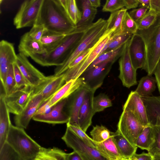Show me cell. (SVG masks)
<instances>
[{
    "label": "cell",
    "instance_id": "obj_1",
    "mask_svg": "<svg viewBox=\"0 0 160 160\" xmlns=\"http://www.w3.org/2000/svg\"><path fill=\"white\" fill-rule=\"evenodd\" d=\"M35 24L43 26L48 31L66 35L76 30L59 0H44Z\"/></svg>",
    "mask_w": 160,
    "mask_h": 160
},
{
    "label": "cell",
    "instance_id": "obj_2",
    "mask_svg": "<svg viewBox=\"0 0 160 160\" xmlns=\"http://www.w3.org/2000/svg\"><path fill=\"white\" fill-rule=\"evenodd\" d=\"M107 25V20L100 18L86 29L82 38L72 49L63 64L56 67L54 75L58 76L64 73L75 58L93 47L104 34Z\"/></svg>",
    "mask_w": 160,
    "mask_h": 160
},
{
    "label": "cell",
    "instance_id": "obj_3",
    "mask_svg": "<svg viewBox=\"0 0 160 160\" xmlns=\"http://www.w3.org/2000/svg\"><path fill=\"white\" fill-rule=\"evenodd\" d=\"M86 30L76 29L66 35L60 44L53 50L44 54L32 55L31 58L43 66H61L73 47L80 40Z\"/></svg>",
    "mask_w": 160,
    "mask_h": 160
},
{
    "label": "cell",
    "instance_id": "obj_4",
    "mask_svg": "<svg viewBox=\"0 0 160 160\" xmlns=\"http://www.w3.org/2000/svg\"><path fill=\"white\" fill-rule=\"evenodd\" d=\"M6 143L21 160H33L42 148L26 133L24 129L12 124Z\"/></svg>",
    "mask_w": 160,
    "mask_h": 160
},
{
    "label": "cell",
    "instance_id": "obj_5",
    "mask_svg": "<svg viewBox=\"0 0 160 160\" xmlns=\"http://www.w3.org/2000/svg\"><path fill=\"white\" fill-rule=\"evenodd\" d=\"M136 33L142 37L145 45L146 60L143 69L152 75L160 58V16L148 28L138 30Z\"/></svg>",
    "mask_w": 160,
    "mask_h": 160
},
{
    "label": "cell",
    "instance_id": "obj_6",
    "mask_svg": "<svg viewBox=\"0 0 160 160\" xmlns=\"http://www.w3.org/2000/svg\"><path fill=\"white\" fill-rule=\"evenodd\" d=\"M62 139L67 147L78 153L83 160H109L96 148L88 145L68 127Z\"/></svg>",
    "mask_w": 160,
    "mask_h": 160
},
{
    "label": "cell",
    "instance_id": "obj_7",
    "mask_svg": "<svg viewBox=\"0 0 160 160\" xmlns=\"http://www.w3.org/2000/svg\"><path fill=\"white\" fill-rule=\"evenodd\" d=\"M44 0H27L21 4L13 24L17 29L32 27L39 16Z\"/></svg>",
    "mask_w": 160,
    "mask_h": 160
},
{
    "label": "cell",
    "instance_id": "obj_8",
    "mask_svg": "<svg viewBox=\"0 0 160 160\" xmlns=\"http://www.w3.org/2000/svg\"><path fill=\"white\" fill-rule=\"evenodd\" d=\"M121 55L102 62L91 68L86 69L80 77L83 78L84 85L89 90L95 91L101 87L112 65Z\"/></svg>",
    "mask_w": 160,
    "mask_h": 160
},
{
    "label": "cell",
    "instance_id": "obj_9",
    "mask_svg": "<svg viewBox=\"0 0 160 160\" xmlns=\"http://www.w3.org/2000/svg\"><path fill=\"white\" fill-rule=\"evenodd\" d=\"M145 127L133 113L123 111L116 131L132 145L136 146L137 138Z\"/></svg>",
    "mask_w": 160,
    "mask_h": 160
},
{
    "label": "cell",
    "instance_id": "obj_10",
    "mask_svg": "<svg viewBox=\"0 0 160 160\" xmlns=\"http://www.w3.org/2000/svg\"><path fill=\"white\" fill-rule=\"evenodd\" d=\"M112 34L105 32L92 52L83 60L74 67L67 69L64 73L65 82L80 77L99 55L102 50Z\"/></svg>",
    "mask_w": 160,
    "mask_h": 160
},
{
    "label": "cell",
    "instance_id": "obj_11",
    "mask_svg": "<svg viewBox=\"0 0 160 160\" xmlns=\"http://www.w3.org/2000/svg\"><path fill=\"white\" fill-rule=\"evenodd\" d=\"M128 41L124 44L119 59L120 72L118 77L123 85L129 88L137 84V70L132 64L129 55Z\"/></svg>",
    "mask_w": 160,
    "mask_h": 160
},
{
    "label": "cell",
    "instance_id": "obj_12",
    "mask_svg": "<svg viewBox=\"0 0 160 160\" xmlns=\"http://www.w3.org/2000/svg\"><path fill=\"white\" fill-rule=\"evenodd\" d=\"M33 91V87L25 86L17 89L9 95H5V102L10 113L16 115L19 114L28 102Z\"/></svg>",
    "mask_w": 160,
    "mask_h": 160
},
{
    "label": "cell",
    "instance_id": "obj_13",
    "mask_svg": "<svg viewBox=\"0 0 160 160\" xmlns=\"http://www.w3.org/2000/svg\"><path fill=\"white\" fill-rule=\"evenodd\" d=\"M89 90L83 84L67 98L64 107L65 110L69 118V121L67 123L78 126V113L86 94Z\"/></svg>",
    "mask_w": 160,
    "mask_h": 160
},
{
    "label": "cell",
    "instance_id": "obj_14",
    "mask_svg": "<svg viewBox=\"0 0 160 160\" xmlns=\"http://www.w3.org/2000/svg\"><path fill=\"white\" fill-rule=\"evenodd\" d=\"M128 49L134 68L136 70L143 69L146 63V50L144 41L140 35L137 33L132 35L128 41Z\"/></svg>",
    "mask_w": 160,
    "mask_h": 160
},
{
    "label": "cell",
    "instance_id": "obj_15",
    "mask_svg": "<svg viewBox=\"0 0 160 160\" xmlns=\"http://www.w3.org/2000/svg\"><path fill=\"white\" fill-rule=\"evenodd\" d=\"M63 73L56 76L54 74L46 78L37 86L34 88L33 94H41L44 103L65 83Z\"/></svg>",
    "mask_w": 160,
    "mask_h": 160
},
{
    "label": "cell",
    "instance_id": "obj_16",
    "mask_svg": "<svg viewBox=\"0 0 160 160\" xmlns=\"http://www.w3.org/2000/svg\"><path fill=\"white\" fill-rule=\"evenodd\" d=\"M17 55L12 43L5 40L0 42V78L1 84L4 87L9 66L16 62Z\"/></svg>",
    "mask_w": 160,
    "mask_h": 160
},
{
    "label": "cell",
    "instance_id": "obj_17",
    "mask_svg": "<svg viewBox=\"0 0 160 160\" xmlns=\"http://www.w3.org/2000/svg\"><path fill=\"white\" fill-rule=\"evenodd\" d=\"M43 104V98L41 94H33L22 111L15 116L14 120L16 126L26 129L37 110Z\"/></svg>",
    "mask_w": 160,
    "mask_h": 160
},
{
    "label": "cell",
    "instance_id": "obj_18",
    "mask_svg": "<svg viewBox=\"0 0 160 160\" xmlns=\"http://www.w3.org/2000/svg\"><path fill=\"white\" fill-rule=\"evenodd\" d=\"M123 111L130 112L144 127L149 125L146 108L142 98L135 91H131L122 108Z\"/></svg>",
    "mask_w": 160,
    "mask_h": 160
},
{
    "label": "cell",
    "instance_id": "obj_19",
    "mask_svg": "<svg viewBox=\"0 0 160 160\" xmlns=\"http://www.w3.org/2000/svg\"><path fill=\"white\" fill-rule=\"evenodd\" d=\"M17 55L16 62L22 74L31 86L35 88L46 77L29 61L27 57L20 53Z\"/></svg>",
    "mask_w": 160,
    "mask_h": 160
},
{
    "label": "cell",
    "instance_id": "obj_20",
    "mask_svg": "<svg viewBox=\"0 0 160 160\" xmlns=\"http://www.w3.org/2000/svg\"><path fill=\"white\" fill-rule=\"evenodd\" d=\"M67 98L58 102L48 113L35 115L32 119L35 121L52 124L67 123L69 120V117L64 109Z\"/></svg>",
    "mask_w": 160,
    "mask_h": 160
},
{
    "label": "cell",
    "instance_id": "obj_21",
    "mask_svg": "<svg viewBox=\"0 0 160 160\" xmlns=\"http://www.w3.org/2000/svg\"><path fill=\"white\" fill-rule=\"evenodd\" d=\"M95 91L89 90L87 91L78 113V126L85 132L91 124L92 117L95 113L93 107V99Z\"/></svg>",
    "mask_w": 160,
    "mask_h": 160
},
{
    "label": "cell",
    "instance_id": "obj_22",
    "mask_svg": "<svg viewBox=\"0 0 160 160\" xmlns=\"http://www.w3.org/2000/svg\"><path fill=\"white\" fill-rule=\"evenodd\" d=\"M19 53L26 57L35 54H42L46 51L40 42L34 40L29 36L28 32L21 37L18 46Z\"/></svg>",
    "mask_w": 160,
    "mask_h": 160
},
{
    "label": "cell",
    "instance_id": "obj_23",
    "mask_svg": "<svg viewBox=\"0 0 160 160\" xmlns=\"http://www.w3.org/2000/svg\"><path fill=\"white\" fill-rule=\"evenodd\" d=\"M5 93L0 96V150L6 143L7 137L12 124L10 118V112L5 100Z\"/></svg>",
    "mask_w": 160,
    "mask_h": 160
},
{
    "label": "cell",
    "instance_id": "obj_24",
    "mask_svg": "<svg viewBox=\"0 0 160 160\" xmlns=\"http://www.w3.org/2000/svg\"><path fill=\"white\" fill-rule=\"evenodd\" d=\"M83 84L84 79L82 77L66 82L49 99L52 107L68 98Z\"/></svg>",
    "mask_w": 160,
    "mask_h": 160
},
{
    "label": "cell",
    "instance_id": "obj_25",
    "mask_svg": "<svg viewBox=\"0 0 160 160\" xmlns=\"http://www.w3.org/2000/svg\"><path fill=\"white\" fill-rule=\"evenodd\" d=\"M145 106L149 124L152 126L160 124V96L142 97Z\"/></svg>",
    "mask_w": 160,
    "mask_h": 160
},
{
    "label": "cell",
    "instance_id": "obj_26",
    "mask_svg": "<svg viewBox=\"0 0 160 160\" xmlns=\"http://www.w3.org/2000/svg\"><path fill=\"white\" fill-rule=\"evenodd\" d=\"M82 16L76 25V29L85 30L91 26L97 13V9L91 6L90 0L81 1Z\"/></svg>",
    "mask_w": 160,
    "mask_h": 160
},
{
    "label": "cell",
    "instance_id": "obj_27",
    "mask_svg": "<svg viewBox=\"0 0 160 160\" xmlns=\"http://www.w3.org/2000/svg\"><path fill=\"white\" fill-rule=\"evenodd\" d=\"M114 134L108 139L101 142L94 141L96 148L109 160L123 158L120 155L113 139Z\"/></svg>",
    "mask_w": 160,
    "mask_h": 160
},
{
    "label": "cell",
    "instance_id": "obj_28",
    "mask_svg": "<svg viewBox=\"0 0 160 160\" xmlns=\"http://www.w3.org/2000/svg\"><path fill=\"white\" fill-rule=\"evenodd\" d=\"M127 10L126 8H123L111 13L107 20V32L112 33V35L120 34L123 19Z\"/></svg>",
    "mask_w": 160,
    "mask_h": 160
},
{
    "label": "cell",
    "instance_id": "obj_29",
    "mask_svg": "<svg viewBox=\"0 0 160 160\" xmlns=\"http://www.w3.org/2000/svg\"><path fill=\"white\" fill-rule=\"evenodd\" d=\"M113 139L119 152L123 158H131L136 153L138 147L132 145L117 131L115 132Z\"/></svg>",
    "mask_w": 160,
    "mask_h": 160
},
{
    "label": "cell",
    "instance_id": "obj_30",
    "mask_svg": "<svg viewBox=\"0 0 160 160\" xmlns=\"http://www.w3.org/2000/svg\"><path fill=\"white\" fill-rule=\"evenodd\" d=\"M156 85L157 83L155 77L148 75L141 78L135 91L141 97L151 96L156 89Z\"/></svg>",
    "mask_w": 160,
    "mask_h": 160
},
{
    "label": "cell",
    "instance_id": "obj_31",
    "mask_svg": "<svg viewBox=\"0 0 160 160\" xmlns=\"http://www.w3.org/2000/svg\"><path fill=\"white\" fill-rule=\"evenodd\" d=\"M155 135L152 126L145 127L138 137L136 146L142 150L148 151L154 142Z\"/></svg>",
    "mask_w": 160,
    "mask_h": 160
},
{
    "label": "cell",
    "instance_id": "obj_32",
    "mask_svg": "<svg viewBox=\"0 0 160 160\" xmlns=\"http://www.w3.org/2000/svg\"><path fill=\"white\" fill-rule=\"evenodd\" d=\"M66 35L50 32L47 30L43 33L40 42L47 53L58 47Z\"/></svg>",
    "mask_w": 160,
    "mask_h": 160
},
{
    "label": "cell",
    "instance_id": "obj_33",
    "mask_svg": "<svg viewBox=\"0 0 160 160\" xmlns=\"http://www.w3.org/2000/svg\"><path fill=\"white\" fill-rule=\"evenodd\" d=\"M67 153L56 147L41 148L33 160H66Z\"/></svg>",
    "mask_w": 160,
    "mask_h": 160
},
{
    "label": "cell",
    "instance_id": "obj_34",
    "mask_svg": "<svg viewBox=\"0 0 160 160\" xmlns=\"http://www.w3.org/2000/svg\"><path fill=\"white\" fill-rule=\"evenodd\" d=\"M132 35V34L128 33L112 35L102 50L99 55L104 52L118 48L128 42L130 39Z\"/></svg>",
    "mask_w": 160,
    "mask_h": 160
},
{
    "label": "cell",
    "instance_id": "obj_35",
    "mask_svg": "<svg viewBox=\"0 0 160 160\" xmlns=\"http://www.w3.org/2000/svg\"><path fill=\"white\" fill-rule=\"evenodd\" d=\"M68 17L75 25L81 19L82 12L78 8L75 0H59Z\"/></svg>",
    "mask_w": 160,
    "mask_h": 160
},
{
    "label": "cell",
    "instance_id": "obj_36",
    "mask_svg": "<svg viewBox=\"0 0 160 160\" xmlns=\"http://www.w3.org/2000/svg\"><path fill=\"white\" fill-rule=\"evenodd\" d=\"M114 132L110 131L107 128L102 125H96L93 127L90 134L93 141L101 142L108 139Z\"/></svg>",
    "mask_w": 160,
    "mask_h": 160
},
{
    "label": "cell",
    "instance_id": "obj_37",
    "mask_svg": "<svg viewBox=\"0 0 160 160\" xmlns=\"http://www.w3.org/2000/svg\"><path fill=\"white\" fill-rule=\"evenodd\" d=\"M112 105L111 100L104 93H100L93 97V107L95 113L102 112Z\"/></svg>",
    "mask_w": 160,
    "mask_h": 160
},
{
    "label": "cell",
    "instance_id": "obj_38",
    "mask_svg": "<svg viewBox=\"0 0 160 160\" xmlns=\"http://www.w3.org/2000/svg\"><path fill=\"white\" fill-rule=\"evenodd\" d=\"M158 16L153 10L149 9L144 16L136 22L138 30H142L148 28L156 21Z\"/></svg>",
    "mask_w": 160,
    "mask_h": 160
},
{
    "label": "cell",
    "instance_id": "obj_39",
    "mask_svg": "<svg viewBox=\"0 0 160 160\" xmlns=\"http://www.w3.org/2000/svg\"><path fill=\"white\" fill-rule=\"evenodd\" d=\"M138 30L136 22L131 17L129 12H127L123 19L121 31L120 34L128 33L133 35L136 33Z\"/></svg>",
    "mask_w": 160,
    "mask_h": 160
},
{
    "label": "cell",
    "instance_id": "obj_40",
    "mask_svg": "<svg viewBox=\"0 0 160 160\" xmlns=\"http://www.w3.org/2000/svg\"><path fill=\"white\" fill-rule=\"evenodd\" d=\"M124 45L118 48L102 53L98 55L87 69L91 68L97 65L117 56L121 54Z\"/></svg>",
    "mask_w": 160,
    "mask_h": 160
},
{
    "label": "cell",
    "instance_id": "obj_41",
    "mask_svg": "<svg viewBox=\"0 0 160 160\" xmlns=\"http://www.w3.org/2000/svg\"><path fill=\"white\" fill-rule=\"evenodd\" d=\"M3 89L6 96L11 94L17 89L13 64L10 65L9 67L6 78L4 87Z\"/></svg>",
    "mask_w": 160,
    "mask_h": 160
},
{
    "label": "cell",
    "instance_id": "obj_42",
    "mask_svg": "<svg viewBox=\"0 0 160 160\" xmlns=\"http://www.w3.org/2000/svg\"><path fill=\"white\" fill-rule=\"evenodd\" d=\"M125 6L124 0H107L102 10L103 12L112 13L123 8Z\"/></svg>",
    "mask_w": 160,
    "mask_h": 160
},
{
    "label": "cell",
    "instance_id": "obj_43",
    "mask_svg": "<svg viewBox=\"0 0 160 160\" xmlns=\"http://www.w3.org/2000/svg\"><path fill=\"white\" fill-rule=\"evenodd\" d=\"M67 127L71 129L78 136L81 138L84 142L89 146L93 148H95L94 144V141L92 139L89 137L83 131L79 126L67 123Z\"/></svg>",
    "mask_w": 160,
    "mask_h": 160
},
{
    "label": "cell",
    "instance_id": "obj_44",
    "mask_svg": "<svg viewBox=\"0 0 160 160\" xmlns=\"http://www.w3.org/2000/svg\"><path fill=\"white\" fill-rule=\"evenodd\" d=\"M154 135V141L151 147L148 151L152 156L155 154L160 155V126H152Z\"/></svg>",
    "mask_w": 160,
    "mask_h": 160
},
{
    "label": "cell",
    "instance_id": "obj_45",
    "mask_svg": "<svg viewBox=\"0 0 160 160\" xmlns=\"http://www.w3.org/2000/svg\"><path fill=\"white\" fill-rule=\"evenodd\" d=\"M13 66L17 88L31 86L22 74L16 62L13 64Z\"/></svg>",
    "mask_w": 160,
    "mask_h": 160
},
{
    "label": "cell",
    "instance_id": "obj_46",
    "mask_svg": "<svg viewBox=\"0 0 160 160\" xmlns=\"http://www.w3.org/2000/svg\"><path fill=\"white\" fill-rule=\"evenodd\" d=\"M46 30L43 26L35 24L28 33L32 38L35 40L40 42L43 33Z\"/></svg>",
    "mask_w": 160,
    "mask_h": 160
},
{
    "label": "cell",
    "instance_id": "obj_47",
    "mask_svg": "<svg viewBox=\"0 0 160 160\" xmlns=\"http://www.w3.org/2000/svg\"><path fill=\"white\" fill-rule=\"evenodd\" d=\"M148 9L145 7H141L131 11L129 14L132 19L137 22L144 16Z\"/></svg>",
    "mask_w": 160,
    "mask_h": 160
},
{
    "label": "cell",
    "instance_id": "obj_48",
    "mask_svg": "<svg viewBox=\"0 0 160 160\" xmlns=\"http://www.w3.org/2000/svg\"><path fill=\"white\" fill-rule=\"evenodd\" d=\"M97 42L93 47L86 50L75 58L69 65L68 69L74 67L83 60L93 50Z\"/></svg>",
    "mask_w": 160,
    "mask_h": 160
},
{
    "label": "cell",
    "instance_id": "obj_49",
    "mask_svg": "<svg viewBox=\"0 0 160 160\" xmlns=\"http://www.w3.org/2000/svg\"><path fill=\"white\" fill-rule=\"evenodd\" d=\"M52 108L51 103L49 99L48 101L41 106L37 110L35 115L43 114L48 112L50 111V109Z\"/></svg>",
    "mask_w": 160,
    "mask_h": 160
},
{
    "label": "cell",
    "instance_id": "obj_50",
    "mask_svg": "<svg viewBox=\"0 0 160 160\" xmlns=\"http://www.w3.org/2000/svg\"><path fill=\"white\" fill-rule=\"evenodd\" d=\"M153 74L155 76L158 90L160 93V58L156 65Z\"/></svg>",
    "mask_w": 160,
    "mask_h": 160
},
{
    "label": "cell",
    "instance_id": "obj_51",
    "mask_svg": "<svg viewBox=\"0 0 160 160\" xmlns=\"http://www.w3.org/2000/svg\"><path fill=\"white\" fill-rule=\"evenodd\" d=\"M150 9L154 11L160 16V0H150Z\"/></svg>",
    "mask_w": 160,
    "mask_h": 160
},
{
    "label": "cell",
    "instance_id": "obj_52",
    "mask_svg": "<svg viewBox=\"0 0 160 160\" xmlns=\"http://www.w3.org/2000/svg\"><path fill=\"white\" fill-rule=\"evenodd\" d=\"M126 8L127 10L136 8L139 4L138 0H124Z\"/></svg>",
    "mask_w": 160,
    "mask_h": 160
},
{
    "label": "cell",
    "instance_id": "obj_53",
    "mask_svg": "<svg viewBox=\"0 0 160 160\" xmlns=\"http://www.w3.org/2000/svg\"><path fill=\"white\" fill-rule=\"evenodd\" d=\"M135 160H152V156L149 153L142 152L140 154H134Z\"/></svg>",
    "mask_w": 160,
    "mask_h": 160
},
{
    "label": "cell",
    "instance_id": "obj_54",
    "mask_svg": "<svg viewBox=\"0 0 160 160\" xmlns=\"http://www.w3.org/2000/svg\"><path fill=\"white\" fill-rule=\"evenodd\" d=\"M66 160H83V159L78 153L73 151L72 152L67 153Z\"/></svg>",
    "mask_w": 160,
    "mask_h": 160
},
{
    "label": "cell",
    "instance_id": "obj_55",
    "mask_svg": "<svg viewBox=\"0 0 160 160\" xmlns=\"http://www.w3.org/2000/svg\"><path fill=\"white\" fill-rule=\"evenodd\" d=\"M139 4V7H145L148 8L149 9L150 8V0H138Z\"/></svg>",
    "mask_w": 160,
    "mask_h": 160
},
{
    "label": "cell",
    "instance_id": "obj_56",
    "mask_svg": "<svg viewBox=\"0 0 160 160\" xmlns=\"http://www.w3.org/2000/svg\"><path fill=\"white\" fill-rule=\"evenodd\" d=\"M91 5L92 7L97 8L101 5L100 0H90Z\"/></svg>",
    "mask_w": 160,
    "mask_h": 160
},
{
    "label": "cell",
    "instance_id": "obj_57",
    "mask_svg": "<svg viewBox=\"0 0 160 160\" xmlns=\"http://www.w3.org/2000/svg\"><path fill=\"white\" fill-rule=\"evenodd\" d=\"M152 160H160V155L155 154L152 156Z\"/></svg>",
    "mask_w": 160,
    "mask_h": 160
},
{
    "label": "cell",
    "instance_id": "obj_58",
    "mask_svg": "<svg viewBox=\"0 0 160 160\" xmlns=\"http://www.w3.org/2000/svg\"><path fill=\"white\" fill-rule=\"evenodd\" d=\"M116 160H135V157L134 155L131 158H122L117 159Z\"/></svg>",
    "mask_w": 160,
    "mask_h": 160
},
{
    "label": "cell",
    "instance_id": "obj_59",
    "mask_svg": "<svg viewBox=\"0 0 160 160\" xmlns=\"http://www.w3.org/2000/svg\"><path fill=\"white\" fill-rule=\"evenodd\" d=\"M160 126V124L158 125V126Z\"/></svg>",
    "mask_w": 160,
    "mask_h": 160
}]
</instances>
